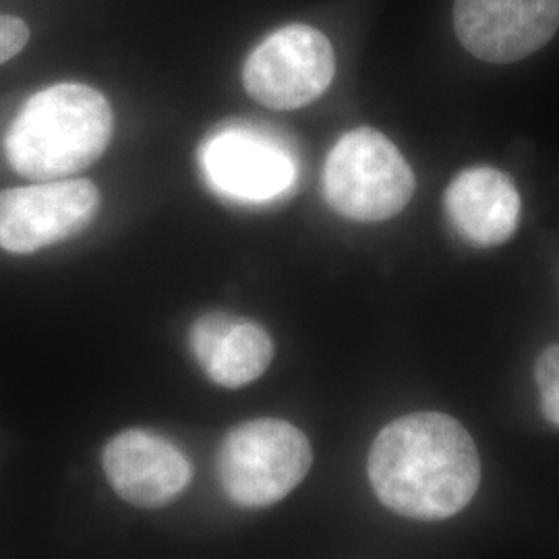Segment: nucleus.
<instances>
[{
    "mask_svg": "<svg viewBox=\"0 0 559 559\" xmlns=\"http://www.w3.org/2000/svg\"><path fill=\"white\" fill-rule=\"evenodd\" d=\"M413 193V168L399 147L371 127L348 131L328 154L323 195L348 221H390L408 205Z\"/></svg>",
    "mask_w": 559,
    "mask_h": 559,
    "instance_id": "nucleus-3",
    "label": "nucleus"
},
{
    "mask_svg": "<svg viewBox=\"0 0 559 559\" xmlns=\"http://www.w3.org/2000/svg\"><path fill=\"white\" fill-rule=\"evenodd\" d=\"M336 73V57L320 29L302 23L280 27L249 55L242 85L253 100L295 110L318 100Z\"/></svg>",
    "mask_w": 559,
    "mask_h": 559,
    "instance_id": "nucleus-5",
    "label": "nucleus"
},
{
    "mask_svg": "<svg viewBox=\"0 0 559 559\" xmlns=\"http://www.w3.org/2000/svg\"><path fill=\"white\" fill-rule=\"evenodd\" d=\"M369 480L381 503L400 516L450 519L479 489V452L459 420L441 413L406 415L373 441Z\"/></svg>",
    "mask_w": 559,
    "mask_h": 559,
    "instance_id": "nucleus-1",
    "label": "nucleus"
},
{
    "mask_svg": "<svg viewBox=\"0 0 559 559\" xmlns=\"http://www.w3.org/2000/svg\"><path fill=\"white\" fill-rule=\"evenodd\" d=\"M112 138V110L98 90L57 83L21 106L4 138L11 168L25 179L60 180L90 168Z\"/></svg>",
    "mask_w": 559,
    "mask_h": 559,
    "instance_id": "nucleus-2",
    "label": "nucleus"
},
{
    "mask_svg": "<svg viewBox=\"0 0 559 559\" xmlns=\"http://www.w3.org/2000/svg\"><path fill=\"white\" fill-rule=\"evenodd\" d=\"M311 459L309 440L295 425L280 419L242 423L222 443V489L242 508L272 506L307 477Z\"/></svg>",
    "mask_w": 559,
    "mask_h": 559,
    "instance_id": "nucleus-4",
    "label": "nucleus"
},
{
    "mask_svg": "<svg viewBox=\"0 0 559 559\" xmlns=\"http://www.w3.org/2000/svg\"><path fill=\"white\" fill-rule=\"evenodd\" d=\"M201 166L216 191L239 201L276 200L299 175L290 150L251 127H228L205 141Z\"/></svg>",
    "mask_w": 559,
    "mask_h": 559,
    "instance_id": "nucleus-7",
    "label": "nucleus"
},
{
    "mask_svg": "<svg viewBox=\"0 0 559 559\" xmlns=\"http://www.w3.org/2000/svg\"><path fill=\"white\" fill-rule=\"evenodd\" d=\"M535 376L543 413L547 420L559 427V344H554L540 353Z\"/></svg>",
    "mask_w": 559,
    "mask_h": 559,
    "instance_id": "nucleus-12",
    "label": "nucleus"
},
{
    "mask_svg": "<svg viewBox=\"0 0 559 559\" xmlns=\"http://www.w3.org/2000/svg\"><path fill=\"white\" fill-rule=\"evenodd\" d=\"M460 44L485 62H516L537 52L559 27V0H456Z\"/></svg>",
    "mask_w": 559,
    "mask_h": 559,
    "instance_id": "nucleus-8",
    "label": "nucleus"
},
{
    "mask_svg": "<svg viewBox=\"0 0 559 559\" xmlns=\"http://www.w3.org/2000/svg\"><path fill=\"white\" fill-rule=\"evenodd\" d=\"M191 353L205 376L222 388H242L263 376L274 357L270 334L255 321L207 313L193 323Z\"/></svg>",
    "mask_w": 559,
    "mask_h": 559,
    "instance_id": "nucleus-11",
    "label": "nucleus"
},
{
    "mask_svg": "<svg viewBox=\"0 0 559 559\" xmlns=\"http://www.w3.org/2000/svg\"><path fill=\"white\" fill-rule=\"evenodd\" d=\"M100 210V191L92 180H46L0 191V249L17 255L71 239Z\"/></svg>",
    "mask_w": 559,
    "mask_h": 559,
    "instance_id": "nucleus-6",
    "label": "nucleus"
},
{
    "mask_svg": "<svg viewBox=\"0 0 559 559\" xmlns=\"http://www.w3.org/2000/svg\"><path fill=\"white\" fill-rule=\"evenodd\" d=\"M520 207L514 180L489 166L462 170L445 191L448 218L475 247H496L510 239L519 226Z\"/></svg>",
    "mask_w": 559,
    "mask_h": 559,
    "instance_id": "nucleus-10",
    "label": "nucleus"
},
{
    "mask_svg": "<svg viewBox=\"0 0 559 559\" xmlns=\"http://www.w3.org/2000/svg\"><path fill=\"white\" fill-rule=\"evenodd\" d=\"M104 473L120 498L138 508H160L191 480V464L166 438L143 429L122 431L104 448Z\"/></svg>",
    "mask_w": 559,
    "mask_h": 559,
    "instance_id": "nucleus-9",
    "label": "nucleus"
},
{
    "mask_svg": "<svg viewBox=\"0 0 559 559\" xmlns=\"http://www.w3.org/2000/svg\"><path fill=\"white\" fill-rule=\"evenodd\" d=\"M29 40V27L13 15H0V64L17 57Z\"/></svg>",
    "mask_w": 559,
    "mask_h": 559,
    "instance_id": "nucleus-13",
    "label": "nucleus"
}]
</instances>
